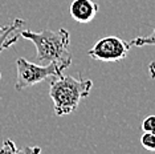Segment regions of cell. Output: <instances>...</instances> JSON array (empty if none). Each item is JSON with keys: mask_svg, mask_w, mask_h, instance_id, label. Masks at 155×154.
<instances>
[{"mask_svg": "<svg viewBox=\"0 0 155 154\" xmlns=\"http://www.w3.org/2000/svg\"><path fill=\"white\" fill-rule=\"evenodd\" d=\"M7 28H8V25H4V27H2V25H0V36H2V35L5 32V31H7Z\"/></svg>", "mask_w": 155, "mask_h": 154, "instance_id": "obj_13", "label": "cell"}, {"mask_svg": "<svg viewBox=\"0 0 155 154\" xmlns=\"http://www.w3.org/2000/svg\"><path fill=\"white\" fill-rule=\"evenodd\" d=\"M130 48V43L121 37L106 36L98 40L87 55L98 61H121L127 56Z\"/></svg>", "mask_w": 155, "mask_h": 154, "instance_id": "obj_4", "label": "cell"}, {"mask_svg": "<svg viewBox=\"0 0 155 154\" xmlns=\"http://www.w3.org/2000/svg\"><path fill=\"white\" fill-rule=\"evenodd\" d=\"M142 130L149 132V133H155V114H151L144 118L142 122Z\"/></svg>", "mask_w": 155, "mask_h": 154, "instance_id": "obj_9", "label": "cell"}, {"mask_svg": "<svg viewBox=\"0 0 155 154\" xmlns=\"http://www.w3.org/2000/svg\"><path fill=\"white\" fill-rule=\"evenodd\" d=\"M0 153H19V149L16 148L15 142L11 139H5L3 143V148L0 149Z\"/></svg>", "mask_w": 155, "mask_h": 154, "instance_id": "obj_10", "label": "cell"}, {"mask_svg": "<svg viewBox=\"0 0 155 154\" xmlns=\"http://www.w3.org/2000/svg\"><path fill=\"white\" fill-rule=\"evenodd\" d=\"M149 72H150L151 79L155 80V62H150V65H149Z\"/></svg>", "mask_w": 155, "mask_h": 154, "instance_id": "obj_12", "label": "cell"}, {"mask_svg": "<svg viewBox=\"0 0 155 154\" xmlns=\"http://www.w3.org/2000/svg\"><path fill=\"white\" fill-rule=\"evenodd\" d=\"M93 81L89 79H76L72 76L60 75L52 80L49 97L53 101V109L57 116L73 113L81 100L89 97Z\"/></svg>", "mask_w": 155, "mask_h": 154, "instance_id": "obj_2", "label": "cell"}, {"mask_svg": "<svg viewBox=\"0 0 155 154\" xmlns=\"http://www.w3.org/2000/svg\"><path fill=\"white\" fill-rule=\"evenodd\" d=\"M19 152H21V153H31V152H33V153H40L41 149H40V148H25V149L19 150Z\"/></svg>", "mask_w": 155, "mask_h": 154, "instance_id": "obj_11", "label": "cell"}, {"mask_svg": "<svg viewBox=\"0 0 155 154\" xmlns=\"http://www.w3.org/2000/svg\"><path fill=\"white\" fill-rule=\"evenodd\" d=\"M100 11V4L93 0H73L69 5V12L73 20L80 24H87Z\"/></svg>", "mask_w": 155, "mask_h": 154, "instance_id": "obj_5", "label": "cell"}, {"mask_svg": "<svg viewBox=\"0 0 155 154\" xmlns=\"http://www.w3.org/2000/svg\"><path fill=\"white\" fill-rule=\"evenodd\" d=\"M17 68V79L15 84L16 90H24L27 88L36 85L38 82H43L48 77H56L62 75L64 69L58 66L56 62L41 65L36 62H31L24 57L17 59L16 61Z\"/></svg>", "mask_w": 155, "mask_h": 154, "instance_id": "obj_3", "label": "cell"}, {"mask_svg": "<svg viewBox=\"0 0 155 154\" xmlns=\"http://www.w3.org/2000/svg\"><path fill=\"white\" fill-rule=\"evenodd\" d=\"M24 24H25V22L23 19H15L12 24H9L7 31L0 36V53L19 41L20 33H17V31L24 27ZM0 79H2V73H0Z\"/></svg>", "mask_w": 155, "mask_h": 154, "instance_id": "obj_6", "label": "cell"}, {"mask_svg": "<svg viewBox=\"0 0 155 154\" xmlns=\"http://www.w3.org/2000/svg\"><path fill=\"white\" fill-rule=\"evenodd\" d=\"M20 37L32 41L36 47L37 64L45 65L49 62H56L62 69H66L72 64V55L69 52L70 36L65 28L57 31L44 29L41 32H33L29 29H23Z\"/></svg>", "mask_w": 155, "mask_h": 154, "instance_id": "obj_1", "label": "cell"}, {"mask_svg": "<svg viewBox=\"0 0 155 154\" xmlns=\"http://www.w3.org/2000/svg\"><path fill=\"white\" fill-rule=\"evenodd\" d=\"M140 143L146 150L155 152V133L143 132L142 137H140Z\"/></svg>", "mask_w": 155, "mask_h": 154, "instance_id": "obj_8", "label": "cell"}, {"mask_svg": "<svg viewBox=\"0 0 155 154\" xmlns=\"http://www.w3.org/2000/svg\"><path fill=\"white\" fill-rule=\"evenodd\" d=\"M131 47H144V45H155V27L153 33H150L149 36H138L133 38L130 41Z\"/></svg>", "mask_w": 155, "mask_h": 154, "instance_id": "obj_7", "label": "cell"}]
</instances>
